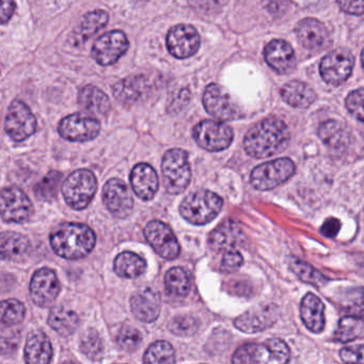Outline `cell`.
Returning a JSON list of instances; mask_svg holds the SVG:
<instances>
[{
    "label": "cell",
    "mask_w": 364,
    "mask_h": 364,
    "mask_svg": "<svg viewBox=\"0 0 364 364\" xmlns=\"http://www.w3.org/2000/svg\"><path fill=\"white\" fill-rule=\"evenodd\" d=\"M341 306L348 313V316L364 318V289L357 287L348 289Z\"/></svg>",
    "instance_id": "37"
},
{
    "label": "cell",
    "mask_w": 364,
    "mask_h": 364,
    "mask_svg": "<svg viewBox=\"0 0 364 364\" xmlns=\"http://www.w3.org/2000/svg\"><path fill=\"white\" fill-rule=\"evenodd\" d=\"M300 315L304 326L310 331L318 333L325 328V306L323 301L312 293L304 296L300 306Z\"/></svg>",
    "instance_id": "26"
},
{
    "label": "cell",
    "mask_w": 364,
    "mask_h": 364,
    "mask_svg": "<svg viewBox=\"0 0 364 364\" xmlns=\"http://www.w3.org/2000/svg\"><path fill=\"white\" fill-rule=\"evenodd\" d=\"M60 178L61 174L59 173V172H50V173L41 181V183L38 185L37 188H36V193H37L38 197L44 200L50 199V198L54 197Z\"/></svg>",
    "instance_id": "42"
},
{
    "label": "cell",
    "mask_w": 364,
    "mask_h": 364,
    "mask_svg": "<svg viewBox=\"0 0 364 364\" xmlns=\"http://www.w3.org/2000/svg\"><path fill=\"white\" fill-rule=\"evenodd\" d=\"M29 242L22 234L5 232L0 240V250L4 259H18L28 250Z\"/></svg>",
    "instance_id": "34"
},
{
    "label": "cell",
    "mask_w": 364,
    "mask_h": 364,
    "mask_svg": "<svg viewBox=\"0 0 364 364\" xmlns=\"http://www.w3.org/2000/svg\"><path fill=\"white\" fill-rule=\"evenodd\" d=\"M362 134H363V136H364V133H362Z\"/></svg>",
    "instance_id": "52"
},
{
    "label": "cell",
    "mask_w": 364,
    "mask_h": 364,
    "mask_svg": "<svg viewBox=\"0 0 364 364\" xmlns=\"http://www.w3.org/2000/svg\"><path fill=\"white\" fill-rule=\"evenodd\" d=\"M223 205V199L217 193L210 191H198L183 200L180 213L188 223L202 225L214 220Z\"/></svg>",
    "instance_id": "3"
},
{
    "label": "cell",
    "mask_w": 364,
    "mask_h": 364,
    "mask_svg": "<svg viewBox=\"0 0 364 364\" xmlns=\"http://www.w3.org/2000/svg\"><path fill=\"white\" fill-rule=\"evenodd\" d=\"M25 306L16 299L4 300L1 304V321L4 323H18L24 319Z\"/></svg>",
    "instance_id": "40"
},
{
    "label": "cell",
    "mask_w": 364,
    "mask_h": 364,
    "mask_svg": "<svg viewBox=\"0 0 364 364\" xmlns=\"http://www.w3.org/2000/svg\"><path fill=\"white\" fill-rule=\"evenodd\" d=\"M78 104L89 114L103 116L110 110L109 97L97 87L87 85L78 92Z\"/></svg>",
    "instance_id": "28"
},
{
    "label": "cell",
    "mask_w": 364,
    "mask_h": 364,
    "mask_svg": "<svg viewBox=\"0 0 364 364\" xmlns=\"http://www.w3.org/2000/svg\"><path fill=\"white\" fill-rule=\"evenodd\" d=\"M33 206L22 189L6 187L1 193V217L6 223H23L31 218Z\"/></svg>",
    "instance_id": "11"
},
{
    "label": "cell",
    "mask_w": 364,
    "mask_h": 364,
    "mask_svg": "<svg viewBox=\"0 0 364 364\" xmlns=\"http://www.w3.org/2000/svg\"><path fill=\"white\" fill-rule=\"evenodd\" d=\"M170 329L178 336H191L198 330V321L189 315H183L173 319Z\"/></svg>",
    "instance_id": "45"
},
{
    "label": "cell",
    "mask_w": 364,
    "mask_h": 364,
    "mask_svg": "<svg viewBox=\"0 0 364 364\" xmlns=\"http://www.w3.org/2000/svg\"><path fill=\"white\" fill-rule=\"evenodd\" d=\"M296 35L302 46L311 52H319L329 46V33L323 23L315 18H304L296 26Z\"/></svg>",
    "instance_id": "18"
},
{
    "label": "cell",
    "mask_w": 364,
    "mask_h": 364,
    "mask_svg": "<svg viewBox=\"0 0 364 364\" xmlns=\"http://www.w3.org/2000/svg\"><path fill=\"white\" fill-rule=\"evenodd\" d=\"M251 364H287L291 358L289 346L279 338L262 344H250Z\"/></svg>",
    "instance_id": "19"
},
{
    "label": "cell",
    "mask_w": 364,
    "mask_h": 364,
    "mask_svg": "<svg viewBox=\"0 0 364 364\" xmlns=\"http://www.w3.org/2000/svg\"><path fill=\"white\" fill-rule=\"evenodd\" d=\"M58 132L63 139L72 142H86L97 137L101 132V124L97 119L77 112L61 120Z\"/></svg>",
    "instance_id": "10"
},
{
    "label": "cell",
    "mask_w": 364,
    "mask_h": 364,
    "mask_svg": "<svg viewBox=\"0 0 364 364\" xmlns=\"http://www.w3.org/2000/svg\"><path fill=\"white\" fill-rule=\"evenodd\" d=\"M294 173L293 161L283 157L255 167L251 173L250 182L257 191H270L287 182Z\"/></svg>",
    "instance_id": "6"
},
{
    "label": "cell",
    "mask_w": 364,
    "mask_h": 364,
    "mask_svg": "<svg viewBox=\"0 0 364 364\" xmlns=\"http://www.w3.org/2000/svg\"><path fill=\"white\" fill-rule=\"evenodd\" d=\"M97 182L90 170L80 169L68 176L63 182V195L70 208L82 210L92 201L97 193Z\"/></svg>",
    "instance_id": "5"
},
{
    "label": "cell",
    "mask_w": 364,
    "mask_h": 364,
    "mask_svg": "<svg viewBox=\"0 0 364 364\" xmlns=\"http://www.w3.org/2000/svg\"><path fill=\"white\" fill-rule=\"evenodd\" d=\"M266 63L279 74H287L293 71L296 65L295 53L287 42L274 40L264 50Z\"/></svg>",
    "instance_id": "22"
},
{
    "label": "cell",
    "mask_w": 364,
    "mask_h": 364,
    "mask_svg": "<svg viewBox=\"0 0 364 364\" xmlns=\"http://www.w3.org/2000/svg\"><path fill=\"white\" fill-rule=\"evenodd\" d=\"M242 255L238 251H227L223 255V262H221V270L225 272H233L237 270L242 265Z\"/></svg>",
    "instance_id": "47"
},
{
    "label": "cell",
    "mask_w": 364,
    "mask_h": 364,
    "mask_svg": "<svg viewBox=\"0 0 364 364\" xmlns=\"http://www.w3.org/2000/svg\"><path fill=\"white\" fill-rule=\"evenodd\" d=\"M202 101L206 112L217 120L233 121L242 117V112L231 95L219 85H208L204 90Z\"/></svg>",
    "instance_id": "9"
},
{
    "label": "cell",
    "mask_w": 364,
    "mask_h": 364,
    "mask_svg": "<svg viewBox=\"0 0 364 364\" xmlns=\"http://www.w3.org/2000/svg\"><path fill=\"white\" fill-rule=\"evenodd\" d=\"M361 63H362V67H363V69H364V50H362Z\"/></svg>",
    "instance_id": "51"
},
{
    "label": "cell",
    "mask_w": 364,
    "mask_h": 364,
    "mask_svg": "<svg viewBox=\"0 0 364 364\" xmlns=\"http://www.w3.org/2000/svg\"><path fill=\"white\" fill-rule=\"evenodd\" d=\"M144 236L149 244L164 259H173L180 255V245L169 225L159 220L146 225Z\"/></svg>",
    "instance_id": "15"
},
{
    "label": "cell",
    "mask_w": 364,
    "mask_h": 364,
    "mask_svg": "<svg viewBox=\"0 0 364 364\" xmlns=\"http://www.w3.org/2000/svg\"><path fill=\"white\" fill-rule=\"evenodd\" d=\"M341 229V223L338 219L333 218H328L327 220H325L323 225H321V232L323 235H325L326 237H336L338 235V231Z\"/></svg>",
    "instance_id": "48"
},
{
    "label": "cell",
    "mask_w": 364,
    "mask_h": 364,
    "mask_svg": "<svg viewBox=\"0 0 364 364\" xmlns=\"http://www.w3.org/2000/svg\"><path fill=\"white\" fill-rule=\"evenodd\" d=\"M346 107L351 116L364 123V89H358L349 93Z\"/></svg>",
    "instance_id": "44"
},
{
    "label": "cell",
    "mask_w": 364,
    "mask_h": 364,
    "mask_svg": "<svg viewBox=\"0 0 364 364\" xmlns=\"http://www.w3.org/2000/svg\"><path fill=\"white\" fill-rule=\"evenodd\" d=\"M53 250L68 259L86 257L95 246V234L82 223H63L50 235Z\"/></svg>",
    "instance_id": "2"
},
{
    "label": "cell",
    "mask_w": 364,
    "mask_h": 364,
    "mask_svg": "<svg viewBox=\"0 0 364 364\" xmlns=\"http://www.w3.org/2000/svg\"><path fill=\"white\" fill-rule=\"evenodd\" d=\"M103 201L107 210L117 218H127L134 208L133 198L127 184L119 178H112L103 188Z\"/></svg>",
    "instance_id": "16"
},
{
    "label": "cell",
    "mask_w": 364,
    "mask_h": 364,
    "mask_svg": "<svg viewBox=\"0 0 364 364\" xmlns=\"http://www.w3.org/2000/svg\"><path fill=\"white\" fill-rule=\"evenodd\" d=\"M59 291L60 283L53 270L42 268L33 274L31 282V295L37 306H50L56 300Z\"/></svg>",
    "instance_id": "17"
},
{
    "label": "cell",
    "mask_w": 364,
    "mask_h": 364,
    "mask_svg": "<svg viewBox=\"0 0 364 364\" xmlns=\"http://www.w3.org/2000/svg\"><path fill=\"white\" fill-rule=\"evenodd\" d=\"M289 139V129L284 122L279 119H265L246 134L244 148L251 157L266 159L282 152Z\"/></svg>",
    "instance_id": "1"
},
{
    "label": "cell",
    "mask_w": 364,
    "mask_h": 364,
    "mask_svg": "<svg viewBox=\"0 0 364 364\" xmlns=\"http://www.w3.org/2000/svg\"><path fill=\"white\" fill-rule=\"evenodd\" d=\"M200 36L191 25H176L167 36V48L170 54L178 59L193 56L200 48Z\"/></svg>",
    "instance_id": "13"
},
{
    "label": "cell",
    "mask_w": 364,
    "mask_h": 364,
    "mask_svg": "<svg viewBox=\"0 0 364 364\" xmlns=\"http://www.w3.org/2000/svg\"><path fill=\"white\" fill-rule=\"evenodd\" d=\"M109 20V16L104 10H95L88 12L80 21V26L76 28V33H74L75 43L80 44L87 41L89 38L92 37L97 31L106 26Z\"/></svg>",
    "instance_id": "31"
},
{
    "label": "cell",
    "mask_w": 364,
    "mask_h": 364,
    "mask_svg": "<svg viewBox=\"0 0 364 364\" xmlns=\"http://www.w3.org/2000/svg\"><path fill=\"white\" fill-rule=\"evenodd\" d=\"M318 136L326 146L332 149H345L350 141V135L343 123L336 120H328L318 127Z\"/></svg>",
    "instance_id": "30"
},
{
    "label": "cell",
    "mask_w": 364,
    "mask_h": 364,
    "mask_svg": "<svg viewBox=\"0 0 364 364\" xmlns=\"http://www.w3.org/2000/svg\"><path fill=\"white\" fill-rule=\"evenodd\" d=\"M80 346H82V353L92 360L101 357L102 351H103L101 338L95 330H90L84 334Z\"/></svg>",
    "instance_id": "41"
},
{
    "label": "cell",
    "mask_w": 364,
    "mask_h": 364,
    "mask_svg": "<svg viewBox=\"0 0 364 364\" xmlns=\"http://www.w3.org/2000/svg\"><path fill=\"white\" fill-rule=\"evenodd\" d=\"M141 334L133 327H124L119 332L117 342L119 346L124 350L132 351L137 348L141 342Z\"/></svg>",
    "instance_id": "43"
},
{
    "label": "cell",
    "mask_w": 364,
    "mask_h": 364,
    "mask_svg": "<svg viewBox=\"0 0 364 364\" xmlns=\"http://www.w3.org/2000/svg\"><path fill=\"white\" fill-rule=\"evenodd\" d=\"M193 137L200 148L210 152H220L233 141V131L218 121L205 120L196 125Z\"/></svg>",
    "instance_id": "7"
},
{
    "label": "cell",
    "mask_w": 364,
    "mask_h": 364,
    "mask_svg": "<svg viewBox=\"0 0 364 364\" xmlns=\"http://www.w3.org/2000/svg\"><path fill=\"white\" fill-rule=\"evenodd\" d=\"M283 101L295 108H308L316 99L314 90L306 82L291 80L281 89Z\"/></svg>",
    "instance_id": "29"
},
{
    "label": "cell",
    "mask_w": 364,
    "mask_h": 364,
    "mask_svg": "<svg viewBox=\"0 0 364 364\" xmlns=\"http://www.w3.org/2000/svg\"><path fill=\"white\" fill-rule=\"evenodd\" d=\"M50 327L63 336H69L77 329L80 317L74 311L68 310L63 306L53 309L48 317Z\"/></svg>",
    "instance_id": "32"
},
{
    "label": "cell",
    "mask_w": 364,
    "mask_h": 364,
    "mask_svg": "<svg viewBox=\"0 0 364 364\" xmlns=\"http://www.w3.org/2000/svg\"><path fill=\"white\" fill-rule=\"evenodd\" d=\"M16 5L14 1H4L1 5V10H0V18H1V24L5 25L6 23L9 22L10 18L14 16L16 11Z\"/></svg>",
    "instance_id": "50"
},
{
    "label": "cell",
    "mask_w": 364,
    "mask_h": 364,
    "mask_svg": "<svg viewBox=\"0 0 364 364\" xmlns=\"http://www.w3.org/2000/svg\"><path fill=\"white\" fill-rule=\"evenodd\" d=\"M132 310L139 321L151 323L161 313V298L151 287H144L134 294L131 299Z\"/></svg>",
    "instance_id": "25"
},
{
    "label": "cell",
    "mask_w": 364,
    "mask_h": 364,
    "mask_svg": "<svg viewBox=\"0 0 364 364\" xmlns=\"http://www.w3.org/2000/svg\"><path fill=\"white\" fill-rule=\"evenodd\" d=\"M152 88L148 78L144 75L129 76L117 82L114 86V95L123 104H135L144 99Z\"/></svg>",
    "instance_id": "24"
},
{
    "label": "cell",
    "mask_w": 364,
    "mask_h": 364,
    "mask_svg": "<svg viewBox=\"0 0 364 364\" xmlns=\"http://www.w3.org/2000/svg\"><path fill=\"white\" fill-rule=\"evenodd\" d=\"M289 267L304 282L319 285L326 281L325 277L321 272H317L312 266L300 261V259H291V261L289 262Z\"/></svg>",
    "instance_id": "39"
},
{
    "label": "cell",
    "mask_w": 364,
    "mask_h": 364,
    "mask_svg": "<svg viewBox=\"0 0 364 364\" xmlns=\"http://www.w3.org/2000/svg\"><path fill=\"white\" fill-rule=\"evenodd\" d=\"M353 58L346 50H336L323 57L321 63V75L327 84L340 86L350 76Z\"/></svg>",
    "instance_id": "14"
},
{
    "label": "cell",
    "mask_w": 364,
    "mask_h": 364,
    "mask_svg": "<svg viewBox=\"0 0 364 364\" xmlns=\"http://www.w3.org/2000/svg\"><path fill=\"white\" fill-rule=\"evenodd\" d=\"M53 357L52 344L46 333L33 331L27 338L25 360L27 364H50Z\"/></svg>",
    "instance_id": "27"
},
{
    "label": "cell",
    "mask_w": 364,
    "mask_h": 364,
    "mask_svg": "<svg viewBox=\"0 0 364 364\" xmlns=\"http://www.w3.org/2000/svg\"><path fill=\"white\" fill-rule=\"evenodd\" d=\"M246 236L237 223L227 220L217 227L210 233L208 244L210 248L216 252L221 251L235 250L236 247L242 246Z\"/></svg>",
    "instance_id": "21"
},
{
    "label": "cell",
    "mask_w": 364,
    "mask_h": 364,
    "mask_svg": "<svg viewBox=\"0 0 364 364\" xmlns=\"http://www.w3.org/2000/svg\"><path fill=\"white\" fill-rule=\"evenodd\" d=\"M166 291L172 296H186L191 287L188 274L180 267H174L166 274Z\"/></svg>",
    "instance_id": "36"
},
{
    "label": "cell",
    "mask_w": 364,
    "mask_h": 364,
    "mask_svg": "<svg viewBox=\"0 0 364 364\" xmlns=\"http://www.w3.org/2000/svg\"><path fill=\"white\" fill-rule=\"evenodd\" d=\"M173 347L166 341H157L144 353V364H174Z\"/></svg>",
    "instance_id": "35"
},
{
    "label": "cell",
    "mask_w": 364,
    "mask_h": 364,
    "mask_svg": "<svg viewBox=\"0 0 364 364\" xmlns=\"http://www.w3.org/2000/svg\"><path fill=\"white\" fill-rule=\"evenodd\" d=\"M164 184L168 193L178 195L191 183V169L188 154L182 149H171L164 155L161 163Z\"/></svg>",
    "instance_id": "4"
},
{
    "label": "cell",
    "mask_w": 364,
    "mask_h": 364,
    "mask_svg": "<svg viewBox=\"0 0 364 364\" xmlns=\"http://www.w3.org/2000/svg\"><path fill=\"white\" fill-rule=\"evenodd\" d=\"M362 321L358 317H343L338 323V330L336 332V340L340 342H348L359 336L362 330Z\"/></svg>",
    "instance_id": "38"
},
{
    "label": "cell",
    "mask_w": 364,
    "mask_h": 364,
    "mask_svg": "<svg viewBox=\"0 0 364 364\" xmlns=\"http://www.w3.org/2000/svg\"><path fill=\"white\" fill-rule=\"evenodd\" d=\"M131 184L137 197L144 201L152 200L159 191V176L152 166L138 164L131 172Z\"/></svg>",
    "instance_id": "23"
},
{
    "label": "cell",
    "mask_w": 364,
    "mask_h": 364,
    "mask_svg": "<svg viewBox=\"0 0 364 364\" xmlns=\"http://www.w3.org/2000/svg\"><path fill=\"white\" fill-rule=\"evenodd\" d=\"M277 319V308L272 304H265L251 309L235 319L234 325L240 331L255 333L263 331L274 325Z\"/></svg>",
    "instance_id": "20"
},
{
    "label": "cell",
    "mask_w": 364,
    "mask_h": 364,
    "mask_svg": "<svg viewBox=\"0 0 364 364\" xmlns=\"http://www.w3.org/2000/svg\"><path fill=\"white\" fill-rule=\"evenodd\" d=\"M37 129V120L31 108L22 101L12 102L5 119L6 133L16 142L24 141L33 135Z\"/></svg>",
    "instance_id": "8"
},
{
    "label": "cell",
    "mask_w": 364,
    "mask_h": 364,
    "mask_svg": "<svg viewBox=\"0 0 364 364\" xmlns=\"http://www.w3.org/2000/svg\"><path fill=\"white\" fill-rule=\"evenodd\" d=\"M340 355L346 364H364V345L345 347L341 350Z\"/></svg>",
    "instance_id": "46"
},
{
    "label": "cell",
    "mask_w": 364,
    "mask_h": 364,
    "mask_svg": "<svg viewBox=\"0 0 364 364\" xmlns=\"http://www.w3.org/2000/svg\"><path fill=\"white\" fill-rule=\"evenodd\" d=\"M146 270V262L134 252L120 253L114 259V272L122 278L134 279Z\"/></svg>",
    "instance_id": "33"
},
{
    "label": "cell",
    "mask_w": 364,
    "mask_h": 364,
    "mask_svg": "<svg viewBox=\"0 0 364 364\" xmlns=\"http://www.w3.org/2000/svg\"><path fill=\"white\" fill-rule=\"evenodd\" d=\"M338 6L343 11L355 16L364 14V1H338Z\"/></svg>",
    "instance_id": "49"
},
{
    "label": "cell",
    "mask_w": 364,
    "mask_h": 364,
    "mask_svg": "<svg viewBox=\"0 0 364 364\" xmlns=\"http://www.w3.org/2000/svg\"><path fill=\"white\" fill-rule=\"evenodd\" d=\"M129 48V40L123 31H114L101 36L92 48V57L100 65L116 63Z\"/></svg>",
    "instance_id": "12"
}]
</instances>
